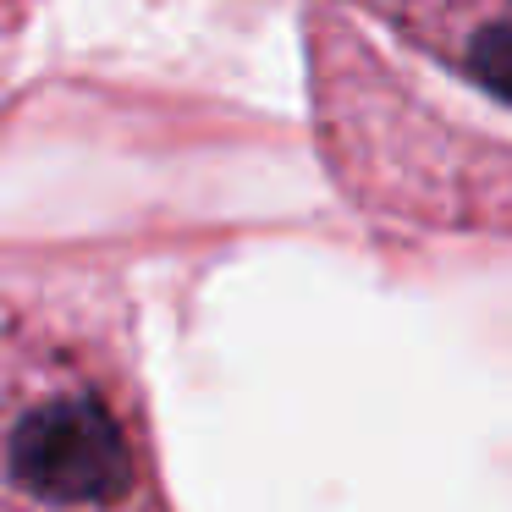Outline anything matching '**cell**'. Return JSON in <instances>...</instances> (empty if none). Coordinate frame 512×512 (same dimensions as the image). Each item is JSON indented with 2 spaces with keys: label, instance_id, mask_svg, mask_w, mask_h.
<instances>
[{
  "label": "cell",
  "instance_id": "1",
  "mask_svg": "<svg viewBox=\"0 0 512 512\" xmlns=\"http://www.w3.org/2000/svg\"><path fill=\"white\" fill-rule=\"evenodd\" d=\"M441 78V122L512 133V0H347Z\"/></svg>",
  "mask_w": 512,
  "mask_h": 512
}]
</instances>
